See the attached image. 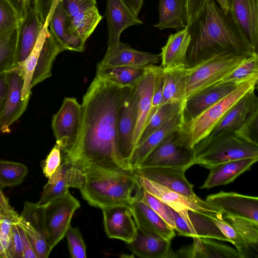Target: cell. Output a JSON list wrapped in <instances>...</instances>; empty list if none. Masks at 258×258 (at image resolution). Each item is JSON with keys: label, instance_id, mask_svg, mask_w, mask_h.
<instances>
[{"label": "cell", "instance_id": "34", "mask_svg": "<svg viewBox=\"0 0 258 258\" xmlns=\"http://www.w3.org/2000/svg\"><path fill=\"white\" fill-rule=\"evenodd\" d=\"M186 68L164 70L162 104L178 103L184 107L186 101Z\"/></svg>", "mask_w": 258, "mask_h": 258}, {"label": "cell", "instance_id": "22", "mask_svg": "<svg viewBox=\"0 0 258 258\" xmlns=\"http://www.w3.org/2000/svg\"><path fill=\"white\" fill-rule=\"evenodd\" d=\"M105 15L108 29L107 48L120 41V35L125 29L143 24L124 0H106Z\"/></svg>", "mask_w": 258, "mask_h": 258}, {"label": "cell", "instance_id": "35", "mask_svg": "<svg viewBox=\"0 0 258 258\" xmlns=\"http://www.w3.org/2000/svg\"><path fill=\"white\" fill-rule=\"evenodd\" d=\"M63 51L64 49L48 30L33 73L32 88L51 77L53 63L57 55Z\"/></svg>", "mask_w": 258, "mask_h": 258}, {"label": "cell", "instance_id": "1", "mask_svg": "<svg viewBox=\"0 0 258 258\" xmlns=\"http://www.w3.org/2000/svg\"><path fill=\"white\" fill-rule=\"evenodd\" d=\"M123 93L124 87L95 76L83 96L78 139L68 154H62V158L130 170L118 148L117 117Z\"/></svg>", "mask_w": 258, "mask_h": 258}, {"label": "cell", "instance_id": "18", "mask_svg": "<svg viewBox=\"0 0 258 258\" xmlns=\"http://www.w3.org/2000/svg\"><path fill=\"white\" fill-rule=\"evenodd\" d=\"M161 60L160 54L134 49L128 43L119 41L106 52L97 65L98 67L126 66L145 68Z\"/></svg>", "mask_w": 258, "mask_h": 258}, {"label": "cell", "instance_id": "40", "mask_svg": "<svg viewBox=\"0 0 258 258\" xmlns=\"http://www.w3.org/2000/svg\"><path fill=\"white\" fill-rule=\"evenodd\" d=\"M19 219L15 210L8 211L0 205V250L4 258H10L12 227L18 224Z\"/></svg>", "mask_w": 258, "mask_h": 258}, {"label": "cell", "instance_id": "24", "mask_svg": "<svg viewBox=\"0 0 258 258\" xmlns=\"http://www.w3.org/2000/svg\"><path fill=\"white\" fill-rule=\"evenodd\" d=\"M239 84L231 82L217 83L188 97L183 109L184 122L195 118L228 95L234 90Z\"/></svg>", "mask_w": 258, "mask_h": 258}, {"label": "cell", "instance_id": "43", "mask_svg": "<svg viewBox=\"0 0 258 258\" xmlns=\"http://www.w3.org/2000/svg\"><path fill=\"white\" fill-rule=\"evenodd\" d=\"M255 76H258L257 53L246 58L218 83L231 82L239 84L243 81Z\"/></svg>", "mask_w": 258, "mask_h": 258}, {"label": "cell", "instance_id": "7", "mask_svg": "<svg viewBox=\"0 0 258 258\" xmlns=\"http://www.w3.org/2000/svg\"><path fill=\"white\" fill-rule=\"evenodd\" d=\"M79 201L69 191L45 205V224L49 251L65 236Z\"/></svg>", "mask_w": 258, "mask_h": 258}, {"label": "cell", "instance_id": "57", "mask_svg": "<svg viewBox=\"0 0 258 258\" xmlns=\"http://www.w3.org/2000/svg\"><path fill=\"white\" fill-rule=\"evenodd\" d=\"M8 90L7 71L0 74V113L3 108Z\"/></svg>", "mask_w": 258, "mask_h": 258}, {"label": "cell", "instance_id": "19", "mask_svg": "<svg viewBox=\"0 0 258 258\" xmlns=\"http://www.w3.org/2000/svg\"><path fill=\"white\" fill-rule=\"evenodd\" d=\"M185 170L169 167H139L133 172L185 197L196 199L194 185L186 179Z\"/></svg>", "mask_w": 258, "mask_h": 258}, {"label": "cell", "instance_id": "31", "mask_svg": "<svg viewBox=\"0 0 258 258\" xmlns=\"http://www.w3.org/2000/svg\"><path fill=\"white\" fill-rule=\"evenodd\" d=\"M256 109H258V99L254 89L247 93L227 111L209 135L222 131L236 132L247 116Z\"/></svg>", "mask_w": 258, "mask_h": 258}, {"label": "cell", "instance_id": "61", "mask_svg": "<svg viewBox=\"0 0 258 258\" xmlns=\"http://www.w3.org/2000/svg\"><path fill=\"white\" fill-rule=\"evenodd\" d=\"M219 6L225 14L229 12L230 7V0H216Z\"/></svg>", "mask_w": 258, "mask_h": 258}, {"label": "cell", "instance_id": "14", "mask_svg": "<svg viewBox=\"0 0 258 258\" xmlns=\"http://www.w3.org/2000/svg\"><path fill=\"white\" fill-rule=\"evenodd\" d=\"M18 225L27 234L37 258L48 257L50 251L46 236L45 206L26 202Z\"/></svg>", "mask_w": 258, "mask_h": 258}, {"label": "cell", "instance_id": "4", "mask_svg": "<svg viewBox=\"0 0 258 258\" xmlns=\"http://www.w3.org/2000/svg\"><path fill=\"white\" fill-rule=\"evenodd\" d=\"M258 76L241 83L228 95L218 101L195 118L185 121L176 132L178 143L187 148L195 146L209 136L227 111L247 93L255 89Z\"/></svg>", "mask_w": 258, "mask_h": 258}, {"label": "cell", "instance_id": "23", "mask_svg": "<svg viewBox=\"0 0 258 258\" xmlns=\"http://www.w3.org/2000/svg\"><path fill=\"white\" fill-rule=\"evenodd\" d=\"M229 13L253 51L258 50V0H230Z\"/></svg>", "mask_w": 258, "mask_h": 258}, {"label": "cell", "instance_id": "46", "mask_svg": "<svg viewBox=\"0 0 258 258\" xmlns=\"http://www.w3.org/2000/svg\"><path fill=\"white\" fill-rule=\"evenodd\" d=\"M20 20L11 4L6 0H0V40L12 34Z\"/></svg>", "mask_w": 258, "mask_h": 258}, {"label": "cell", "instance_id": "11", "mask_svg": "<svg viewBox=\"0 0 258 258\" xmlns=\"http://www.w3.org/2000/svg\"><path fill=\"white\" fill-rule=\"evenodd\" d=\"M138 184L159 199L174 211L189 210L206 214L222 213L221 210L206 201L198 197L191 199L134 172Z\"/></svg>", "mask_w": 258, "mask_h": 258}, {"label": "cell", "instance_id": "36", "mask_svg": "<svg viewBox=\"0 0 258 258\" xmlns=\"http://www.w3.org/2000/svg\"><path fill=\"white\" fill-rule=\"evenodd\" d=\"M145 68L126 66L97 67L96 77L122 87L132 86L136 85L141 78L144 74Z\"/></svg>", "mask_w": 258, "mask_h": 258}, {"label": "cell", "instance_id": "44", "mask_svg": "<svg viewBox=\"0 0 258 258\" xmlns=\"http://www.w3.org/2000/svg\"><path fill=\"white\" fill-rule=\"evenodd\" d=\"M223 217L242 237L248 246L257 248L258 225L243 218L227 215Z\"/></svg>", "mask_w": 258, "mask_h": 258}, {"label": "cell", "instance_id": "10", "mask_svg": "<svg viewBox=\"0 0 258 258\" xmlns=\"http://www.w3.org/2000/svg\"><path fill=\"white\" fill-rule=\"evenodd\" d=\"M176 132L167 137L150 153L139 167L162 166L186 171L195 165L194 149H187L180 145L177 141Z\"/></svg>", "mask_w": 258, "mask_h": 258}, {"label": "cell", "instance_id": "48", "mask_svg": "<svg viewBox=\"0 0 258 258\" xmlns=\"http://www.w3.org/2000/svg\"><path fill=\"white\" fill-rule=\"evenodd\" d=\"M234 133L243 140L258 145V109L251 112Z\"/></svg>", "mask_w": 258, "mask_h": 258}, {"label": "cell", "instance_id": "50", "mask_svg": "<svg viewBox=\"0 0 258 258\" xmlns=\"http://www.w3.org/2000/svg\"><path fill=\"white\" fill-rule=\"evenodd\" d=\"M62 162V150L56 143L43 162L42 168L45 176L50 178L58 169Z\"/></svg>", "mask_w": 258, "mask_h": 258}, {"label": "cell", "instance_id": "16", "mask_svg": "<svg viewBox=\"0 0 258 258\" xmlns=\"http://www.w3.org/2000/svg\"><path fill=\"white\" fill-rule=\"evenodd\" d=\"M206 201L218 208L223 215L247 219L258 225V198L221 191L207 197Z\"/></svg>", "mask_w": 258, "mask_h": 258}, {"label": "cell", "instance_id": "60", "mask_svg": "<svg viewBox=\"0 0 258 258\" xmlns=\"http://www.w3.org/2000/svg\"><path fill=\"white\" fill-rule=\"evenodd\" d=\"M2 189L3 188L0 185V205L8 211H14L13 208L10 206L9 200L4 195Z\"/></svg>", "mask_w": 258, "mask_h": 258}, {"label": "cell", "instance_id": "15", "mask_svg": "<svg viewBox=\"0 0 258 258\" xmlns=\"http://www.w3.org/2000/svg\"><path fill=\"white\" fill-rule=\"evenodd\" d=\"M175 222V229L179 235L203 237L228 241L208 214L189 210L177 212L171 208Z\"/></svg>", "mask_w": 258, "mask_h": 258}, {"label": "cell", "instance_id": "20", "mask_svg": "<svg viewBox=\"0 0 258 258\" xmlns=\"http://www.w3.org/2000/svg\"><path fill=\"white\" fill-rule=\"evenodd\" d=\"M156 68V65L155 64L146 66L143 75L136 84L139 100L137 121L133 139L134 150L138 145L150 117Z\"/></svg>", "mask_w": 258, "mask_h": 258}, {"label": "cell", "instance_id": "2", "mask_svg": "<svg viewBox=\"0 0 258 258\" xmlns=\"http://www.w3.org/2000/svg\"><path fill=\"white\" fill-rule=\"evenodd\" d=\"M191 40L186 55V68L222 53L248 57L255 53L229 12L225 14L214 0L188 27Z\"/></svg>", "mask_w": 258, "mask_h": 258}, {"label": "cell", "instance_id": "62", "mask_svg": "<svg viewBox=\"0 0 258 258\" xmlns=\"http://www.w3.org/2000/svg\"><path fill=\"white\" fill-rule=\"evenodd\" d=\"M28 3H29V4H31L32 2H33V0H25Z\"/></svg>", "mask_w": 258, "mask_h": 258}, {"label": "cell", "instance_id": "33", "mask_svg": "<svg viewBox=\"0 0 258 258\" xmlns=\"http://www.w3.org/2000/svg\"><path fill=\"white\" fill-rule=\"evenodd\" d=\"M159 19L154 27L177 31L188 27L185 0H159Z\"/></svg>", "mask_w": 258, "mask_h": 258}, {"label": "cell", "instance_id": "30", "mask_svg": "<svg viewBox=\"0 0 258 258\" xmlns=\"http://www.w3.org/2000/svg\"><path fill=\"white\" fill-rule=\"evenodd\" d=\"M191 37L188 27L170 34L160 54L164 70L186 68V55Z\"/></svg>", "mask_w": 258, "mask_h": 258}, {"label": "cell", "instance_id": "55", "mask_svg": "<svg viewBox=\"0 0 258 258\" xmlns=\"http://www.w3.org/2000/svg\"><path fill=\"white\" fill-rule=\"evenodd\" d=\"M10 258H23L21 239L18 224L13 225Z\"/></svg>", "mask_w": 258, "mask_h": 258}, {"label": "cell", "instance_id": "37", "mask_svg": "<svg viewBox=\"0 0 258 258\" xmlns=\"http://www.w3.org/2000/svg\"><path fill=\"white\" fill-rule=\"evenodd\" d=\"M50 16L51 15L44 23L35 46L29 55L22 63L18 65L20 67L24 78V83L21 92V97L23 100L30 97L32 94V79L39 53L48 32V24Z\"/></svg>", "mask_w": 258, "mask_h": 258}, {"label": "cell", "instance_id": "47", "mask_svg": "<svg viewBox=\"0 0 258 258\" xmlns=\"http://www.w3.org/2000/svg\"><path fill=\"white\" fill-rule=\"evenodd\" d=\"M16 29L10 35L0 40V74L16 66Z\"/></svg>", "mask_w": 258, "mask_h": 258}, {"label": "cell", "instance_id": "52", "mask_svg": "<svg viewBox=\"0 0 258 258\" xmlns=\"http://www.w3.org/2000/svg\"><path fill=\"white\" fill-rule=\"evenodd\" d=\"M163 85L164 70L161 66H156L155 74L154 87L152 102V110L150 119L157 109L162 105Z\"/></svg>", "mask_w": 258, "mask_h": 258}, {"label": "cell", "instance_id": "45", "mask_svg": "<svg viewBox=\"0 0 258 258\" xmlns=\"http://www.w3.org/2000/svg\"><path fill=\"white\" fill-rule=\"evenodd\" d=\"M138 186L136 193L138 199L150 207L174 229L175 225L171 208L152 194L143 189L139 185Z\"/></svg>", "mask_w": 258, "mask_h": 258}, {"label": "cell", "instance_id": "32", "mask_svg": "<svg viewBox=\"0 0 258 258\" xmlns=\"http://www.w3.org/2000/svg\"><path fill=\"white\" fill-rule=\"evenodd\" d=\"M136 255L144 258L173 257L170 240L138 230L134 240L128 244Z\"/></svg>", "mask_w": 258, "mask_h": 258}, {"label": "cell", "instance_id": "13", "mask_svg": "<svg viewBox=\"0 0 258 258\" xmlns=\"http://www.w3.org/2000/svg\"><path fill=\"white\" fill-rule=\"evenodd\" d=\"M8 90L0 113V133L10 132V126L25 111L30 97L23 100L21 92L24 78L20 67L16 66L7 71Z\"/></svg>", "mask_w": 258, "mask_h": 258}, {"label": "cell", "instance_id": "3", "mask_svg": "<svg viewBox=\"0 0 258 258\" xmlns=\"http://www.w3.org/2000/svg\"><path fill=\"white\" fill-rule=\"evenodd\" d=\"M80 164L85 174L80 190L90 205L102 210L117 205L131 206L139 187L133 171Z\"/></svg>", "mask_w": 258, "mask_h": 258}, {"label": "cell", "instance_id": "51", "mask_svg": "<svg viewBox=\"0 0 258 258\" xmlns=\"http://www.w3.org/2000/svg\"><path fill=\"white\" fill-rule=\"evenodd\" d=\"M70 20L78 13L97 6L96 0H59Z\"/></svg>", "mask_w": 258, "mask_h": 258}, {"label": "cell", "instance_id": "49", "mask_svg": "<svg viewBox=\"0 0 258 258\" xmlns=\"http://www.w3.org/2000/svg\"><path fill=\"white\" fill-rule=\"evenodd\" d=\"M65 236L67 238L71 257L73 258H86V245L79 228L70 225Z\"/></svg>", "mask_w": 258, "mask_h": 258}, {"label": "cell", "instance_id": "39", "mask_svg": "<svg viewBox=\"0 0 258 258\" xmlns=\"http://www.w3.org/2000/svg\"><path fill=\"white\" fill-rule=\"evenodd\" d=\"M184 107L180 104L169 103L161 105L151 117L139 140L138 144L151 133L181 112Z\"/></svg>", "mask_w": 258, "mask_h": 258}, {"label": "cell", "instance_id": "58", "mask_svg": "<svg viewBox=\"0 0 258 258\" xmlns=\"http://www.w3.org/2000/svg\"><path fill=\"white\" fill-rule=\"evenodd\" d=\"M9 2L16 10L20 19H22L26 14L31 5L25 0H6Z\"/></svg>", "mask_w": 258, "mask_h": 258}, {"label": "cell", "instance_id": "59", "mask_svg": "<svg viewBox=\"0 0 258 258\" xmlns=\"http://www.w3.org/2000/svg\"><path fill=\"white\" fill-rule=\"evenodd\" d=\"M126 5L138 16L144 4V0H124Z\"/></svg>", "mask_w": 258, "mask_h": 258}, {"label": "cell", "instance_id": "27", "mask_svg": "<svg viewBox=\"0 0 258 258\" xmlns=\"http://www.w3.org/2000/svg\"><path fill=\"white\" fill-rule=\"evenodd\" d=\"M71 20L59 0H56L50 18L48 30L64 50L83 52L85 43L71 31Z\"/></svg>", "mask_w": 258, "mask_h": 258}, {"label": "cell", "instance_id": "41", "mask_svg": "<svg viewBox=\"0 0 258 258\" xmlns=\"http://www.w3.org/2000/svg\"><path fill=\"white\" fill-rule=\"evenodd\" d=\"M28 173L24 164L0 160V185L4 188L21 184Z\"/></svg>", "mask_w": 258, "mask_h": 258}, {"label": "cell", "instance_id": "38", "mask_svg": "<svg viewBox=\"0 0 258 258\" xmlns=\"http://www.w3.org/2000/svg\"><path fill=\"white\" fill-rule=\"evenodd\" d=\"M102 18L97 6L81 12L71 20V31L86 43Z\"/></svg>", "mask_w": 258, "mask_h": 258}, {"label": "cell", "instance_id": "56", "mask_svg": "<svg viewBox=\"0 0 258 258\" xmlns=\"http://www.w3.org/2000/svg\"><path fill=\"white\" fill-rule=\"evenodd\" d=\"M18 226L21 239L23 258H37L27 234L21 227L19 225Z\"/></svg>", "mask_w": 258, "mask_h": 258}, {"label": "cell", "instance_id": "28", "mask_svg": "<svg viewBox=\"0 0 258 258\" xmlns=\"http://www.w3.org/2000/svg\"><path fill=\"white\" fill-rule=\"evenodd\" d=\"M258 157H250L221 163L209 167V174L201 189L224 185L234 181L240 174L249 170Z\"/></svg>", "mask_w": 258, "mask_h": 258}, {"label": "cell", "instance_id": "6", "mask_svg": "<svg viewBox=\"0 0 258 258\" xmlns=\"http://www.w3.org/2000/svg\"><path fill=\"white\" fill-rule=\"evenodd\" d=\"M246 57L222 53L187 68L186 100L201 90L221 81Z\"/></svg>", "mask_w": 258, "mask_h": 258}, {"label": "cell", "instance_id": "17", "mask_svg": "<svg viewBox=\"0 0 258 258\" xmlns=\"http://www.w3.org/2000/svg\"><path fill=\"white\" fill-rule=\"evenodd\" d=\"M105 231L108 237L132 242L138 233L131 206L117 205L102 210Z\"/></svg>", "mask_w": 258, "mask_h": 258}, {"label": "cell", "instance_id": "42", "mask_svg": "<svg viewBox=\"0 0 258 258\" xmlns=\"http://www.w3.org/2000/svg\"><path fill=\"white\" fill-rule=\"evenodd\" d=\"M208 216L228 238L229 242L232 243L235 246L236 249L243 255L244 258L247 257L248 252H250V249H257V248L248 246L245 243L232 226L225 220L223 214H208Z\"/></svg>", "mask_w": 258, "mask_h": 258}, {"label": "cell", "instance_id": "9", "mask_svg": "<svg viewBox=\"0 0 258 258\" xmlns=\"http://www.w3.org/2000/svg\"><path fill=\"white\" fill-rule=\"evenodd\" d=\"M138 100L136 85L124 87L117 117L118 148L121 159L130 169L128 161L134 150L133 139L137 121Z\"/></svg>", "mask_w": 258, "mask_h": 258}, {"label": "cell", "instance_id": "54", "mask_svg": "<svg viewBox=\"0 0 258 258\" xmlns=\"http://www.w3.org/2000/svg\"><path fill=\"white\" fill-rule=\"evenodd\" d=\"M56 0H33L34 7L44 24L50 15Z\"/></svg>", "mask_w": 258, "mask_h": 258}, {"label": "cell", "instance_id": "8", "mask_svg": "<svg viewBox=\"0 0 258 258\" xmlns=\"http://www.w3.org/2000/svg\"><path fill=\"white\" fill-rule=\"evenodd\" d=\"M81 117V104L73 97L64 98L61 107L52 117L51 127L53 135L63 154H68L77 141Z\"/></svg>", "mask_w": 258, "mask_h": 258}, {"label": "cell", "instance_id": "53", "mask_svg": "<svg viewBox=\"0 0 258 258\" xmlns=\"http://www.w3.org/2000/svg\"><path fill=\"white\" fill-rule=\"evenodd\" d=\"M212 1L213 0H185L188 27L198 18Z\"/></svg>", "mask_w": 258, "mask_h": 258}, {"label": "cell", "instance_id": "29", "mask_svg": "<svg viewBox=\"0 0 258 258\" xmlns=\"http://www.w3.org/2000/svg\"><path fill=\"white\" fill-rule=\"evenodd\" d=\"M192 238L193 243L191 245L173 253V257L244 258L236 249L216 242L210 238Z\"/></svg>", "mask_w": 258, "mask_h": 258}, {"label": "cell", "instance_id": "5", "mask_svg": "<svg viewBox=\"0 0 258 258\" xmlns=\"http://www.w3.org/2000/svg\"><path fill=\"white\" fill-rule=\"evenodd\" d=\"M194 149L196 164L208 169L228 161L258 157V145L243 140L230 131L209 135L196 144Z\"/></svg>", "mask_w": 258, "mask_h": 258}, {"label": "cell", "instance_id": "21", "mask_svg": "<svg viewBox=\"0 0 258 258\" xmlns=\"http://www.w3.org/2000/svg\"><path fill=\"white\" fill-rule=\"evenodd\" d=\"M31 4L24 17L20 20L16 29L17 40L15 53L16 66L22 63L29 55L44 25L33 4Z\"/></svg>", "mask_w": 258, "mask_h": 258}, {"label": "cell", "instance_id": "12", "mask_svg": "<svg viewBox=\"0 0 258 258\" xmlns=\"http://www.w3.org/2000/svg\"><path fill=\"white\" fill-rule=\"evenodd\" d=\"M48 179L37 203L39 205L45 206L64 195L69 191L70 187L80 190L84 183L85 174L80 163L62 158V162L58 169Z\"/></svg>", "mask_w": 258, "mask_h": 258}, {"label": "cell", "instance_id": "25", "mask_svg": "<svg viewBox=\"0 0 258 258\" xmlns=\"http://www.w3.org/2000/svg\"><path fill=\"white\" fill-rule=\"evenodd\" d=\"M131 207L139 231L159 236L169 240L175 236L174 229L136 195Z\"/></svg>", "mask_w": 258, "mask_h": 258}, {"label": "cell", "instance_id": "26", "mask_svg": "<svg viewBox=\"0 0 258 258\" xmlns=\"http://www.w3.org/2000/svg\"><path fill=\"white\" fill-rule=\"evenodd\" d=\"M184 122L183 110L151 133L134 149L128 161L130 169L138 168L150 153L171 134L178 131Z\"/></svg>", "mask_w": 258, "mask_h": 258}]
</instances>
